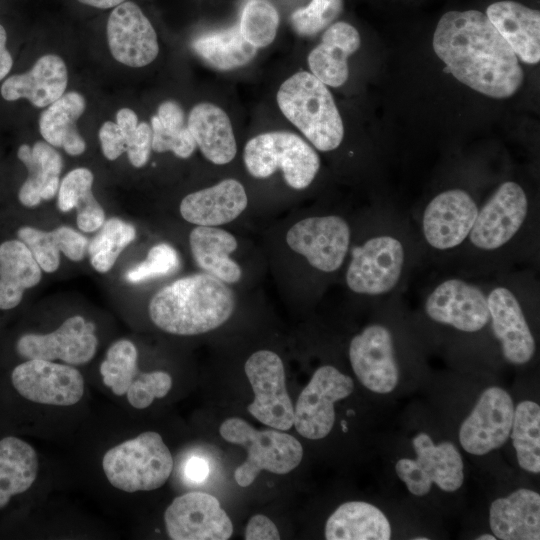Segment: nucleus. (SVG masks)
<instances>
[{
    "mask_svg": "<svg viewBox=\"0 0 540 540\" xmlns=\"http://www.w3.org/2000/svg\"><path fill=\"white\" fill-rule=\"evenodd\" d=\"M433 48L461 83L492 98H507L523 82L516 54L486 14L449 11L439 20Z\"/></svg>",
    "mask_w": 540,
    "mask_h": 540,
    "instance_id": "obj_1",
    "label": "nucleus"
},
{
    "mask_svg": "<svg viewBox=\"0 0 540 540\" xmlns=\"http://www.w3.org/2000/svg\"><path fill=\"white\" fill-rule=\"evenodd\" d=\"M234 307V294L227 283L204 272L161 288L150 300L149 316L167 333L191 336L224 324Z\"/></svg>",
    "mask_w": 540,
    "mask_h": 540,
    "instance_id": "obj_2",
    "label": "nucleus"
},
{
    "mask_svg": "<svg viewBox=\"0 0 540 540\" xmlns=\"http://www.w3.org/2000/svg\"><path fill=\"white\" fill-rule=\"evenodd\" d=\"M277 103L316 149L327 152L341 144L340 113L327 86L312 73L300 71L285 80L278 89Z\"/></svg>",
    "mask_w": 540,
    "mask_h": 540,
    "instance_id": "obj_3",
    "label": "nucleus"
},
{
    "mask_svg": "<svg viewBox=\"0 0 540 540\" xmlns=\"http://www.w3.org/2000/svg\"><path fill=\"white\" fill-rule=\"evenodd\" d=\"M102 467L115 488L129 493L150 491L167 481L173 458L162 437L147 431L108 450Z\"/></svg>",
    "mask_w": 540,
    "mask_h": 540,
    "instance_id": "obj_4",
    "label": "nucleus"
},
{
    "mask_svg": "<svg viewBox=\"0 0 540 540\" xmlns=\"http://www.w3.org/2000/svg\"><path fill=\"white\" fill-rule=\"evenodd\" d=\"M219 432L227 442L247 450L246 461L234 473L241 487L252 484L262 470L287 474L300 464L303 457L300 442L278 429L257 430L245 420L232 417L222 422Z\"/></svg>",
    "mask_w": 540,
    "mask_h": 540,
    "instance_id": "obj_5",
    "label": "nucleus"
},
{
    "mask_svg": "<svg viewBox=\"0 0 540 540\" xmlns=\"http://www.w3.org/2000/svg\"><path fill=\"white\" fill-rule=\"evenodd\" d=\"M243 160L255 178H267L280 169L288 186L296 190L308 187L320 168L316 151L298 135L284 131L250 139L244 147Z\"/></svg>",
    "mask_w": 540,
    "mask_h": 540,
    "instance_id": "obj_6",
    "label": "nucleus"
},
{
    "mask_svg": "<svg viewBox=\"0 0 540 540\" xmlns=\"http://www.w3.org/2000/svg\"><path fill=\"white\" fill-rule=\"evenodd\" d=\"M416 459L402 458L395 470L398 477L415 496L426 495L435 483L440 489L453 492L464 480V464L456 446L449 441L435 445L422 432L413 439Z\"/></svg>",
    "mask_w": 540,
    "mask_h": 540,
    "instance_id": "obj_7",
    "label": "nucleus"
},
{
    "mask_svg": "<svg viewBox=\"0 0 540 540\" xmlns=\"http://www.w3.org/2000/svg\"><path fill=\"white\" fill-rule=\"evenodd\" d=\"M244 370L254 393L248 412L274 429L289 430L294 423V407L281 358L272 351L260 350L247 359Z\"/></svg>",
    "mask_w": 540,
    "mask_h": 540,
    "instance_id": "obj_8",
    "label": "nucleus"
},
{
    "mask_svg": "<svg viewBox=\"0 0 540 540\" xmlns=\"http://www.w3.org/2000/svg\"><path fill=\"white\" fill-rule=\"evenodd\" d=\"M354 389L351 377L333 366L318 368L300 393L294 409V426L305 438L326 437L335 422V402L348 397Z\"/></svg>",
    "mask_w": 540,
    "mask_h": 540,
    "instance_id": "obj_9",
    "label": "nucleus"
},
{
    "mask_svg": "<svg viewBox=\"0 0 540 540\" xmlns=\"http://www.w3.org/2000/svg\"><path fill=\"white\" fill-rule=\"evenodd\" d=\"M405 260L402 243L395 237L381 235L355 247L346 272V283L358 294L380 295L399 282Z\"/></svg>",
    "mask_w": 540,
    "mask_h": 540,
    "instance_id": "obj_10",
    "label": "nucleus"
},
{
    "mask_svg": "<svg viewBox=\"0 0 540 540\" xmlns=\"http://www.w3.org/2000/svg\"><path fill=\"white\" fill-rule=\"evenodd\" d=\"M350 228L336 215L315 216L295 223L286 234L288 246L322 272L338 270L349 250Z\"/></svg>",
    "mask_w": 540,
    "mask_h": 540,
    "instance_id": "obj_11",
    "label": "nucleus"
},
{
    "mask_svg": "<svg viewBox=\"0 0 540 540\" xmlns=\"http://www.w3.org/2000/svg\"><path fill=\"white\" fill-rule=\"evenodd\" d=\"M16 391L40 404L71 406L84 393V379L74 367L42 359H27L11 374Z\"/></svg>",
    "mask_w": 540,
    "mask_h": 540,
    "instance_id": "obj_12",
    "label": "nucleus"
},
{
    "mask_svg": "<svg viewBox=\"0 0 540 540\" xmlns=\"http://www.w3.org/2000/svg\"><path fill=\"white\" fill-rule=\"evenodd\" d=\"M527 214L528 199L523 188L512 181L504 182L478 211L468 236L470 242L481 250L498 249L516 235Z\"/></svg>",
    "mask_w": 540,
    "mask_h": 540,
    "instance_id": "obj_13",
    "label": "nucleus"
},
{
    "mask_svg": "<svg viewBox=\"0 0 540 540\" xmlns=\"http://www.w3.org/2000/svg\"><path fill=\"white\" fill-rule=\"evenodd\" d=\"M168 535L173 540H226L232 522L219 501L204 492L178 496L164 513Z\"/></svg>",
    "mask_w": 540,
    "mask_h": 540,
    "instance_id": "obj_14",
    "label": "nucleus"
},
{
    "mask_svg": "<svg viewBox=\"0 0 540 540\" xmlns=\"http://www.w3.org/2000/svg\"><path fill=\"white\" fill-rule=\"evenodd\" d=\"M97 346L94 323L75 315L51 333L21 336L16 350L26 359H58L70 365H82L92 360Z\"/></svg>",
    "mask_w": 540,
    "mask_h": 540,
    "instance_id": "obj_15",
    "label": "nucleus"
},
{
    "mask_svg": "<svg viewBox=\"0 0 540 540\" xmlns=\"http://www.w3.org/2000/svg\"><path fill=\"white\" fill-rule=\"evenodd\" d=\"M514 417L513 400L500 387H490L479 397L459 431L461 446L470 454L484 455L509 438Z\"/></svg>",
    "mask_w": 540,
    "mask_h": 540,
    "instance_id": "obj_16",
    "label": "nucleus"
},
{
    "mask_svg": "<svg viewBox=\"0 0 540 540\" xmlns=\"http://www.w3.org/2000/svg\"><path fill=\"white\" fill-rule=\"evenodd\" d=\"M106 33L111 55L126 66L144 67L159 53L156 31L134 2L125 1L113 8Z\"/></svg>",
    "mask_w": 540,
    "mask_h": 540,
    "instance_id": "obj_17",
    "label": "nucleus"
},
{
    "mask_svg": "<svg viewBox=\"0 0 540 540\" xmlns=\"http://www.w3.org/2000/svg\"><path fill=\"white\" fill-rule=\"evenodd\" d=\"M349 359L358 380L369 390L386 394L399 381L390 331L379 324L367 326L354 336L349 346Z\"/></svg>",
    "mask_w": 540,
    "mask_h": 540,
    "instance_id": "obj_18",
    "label": "nucleus"
},
{
    "mask_svg": "<svg viewBox=\"0 0 540 540\" xmlns=\"http://www.w3.org/2000/svg\"><path fill=\"white\" fill-rule=\"evenodd\" d=\"M478 206L462 189H450L435 196L426 206L422 231L428 244L438 250L459 246L470 234Z\"/></svg>",
    "mask_w": 540,
    "mask_h": 540,
    "instance_id": "obj_19",
    "label": "nucleus"
},
{
    "mask_svg": "<svg viewBox=\"0 0 540 540\" xmlns=\"http://www.w3.org/2000/svg\"><path fill=\"white\" fill-rule=\"evenodd\" d=\"M425 311L432 320L464 332L479 331L490 320L482 290L457 278L447 279L434 288L426 299Z\"/></svg>",
    "mask_w": 540,
    "mask_h": 540,
    "instance_id": "obj_20",
    "label": "nucleus"
},
{
    "mask_svg": "<svg viewBox=\"0 0 540 540\" xmlns=\"http://www.w3.org/2000/svg\"><path fill=\"white\" fill-rule=\"evenodd\" d=\"M487 303L492 330L504 358L516 365L527 363L536 345L516 296L506 287H496L489 293Z\"/></svg>",
    "mask_w": 540,
    "mask_h": 540,
    "instance_id": "obj_21",
    "label": "nucleus"
},
{
    "mask_svg": "<svg viewBox=\"0 0 540 540\" xmlns=\"http://www.w3.org/2000/svg\"><path fill=\"white\" fill-rule=\"evenodd\" d=\"M67 84L64 60L55 54H45L29 71L5 79L0 93L6 101L24 98L35 107L46 108L64 94Z\"/></svg>",
    "mask_w": 540,
    "mask_h": 540,
    "instance_id": "obj_22",
    "label": "nucleus"
},
{
    "mask_svg": "<svg viewBox=\"0 0 540 540\" xmlns=\"http://www.w3.org/2000/svg\"><path fill=\"white\" fill-rule=\"evenodd\" d=\"M243 185L235 179L190 193L180 203V214L197 226L216 227L235 220L247 207Z\"/></svg>",
    "mask_w": 540,
    "mask_h": 540,
    "instance_id": "obj_23",
    "label": "nucleus"
},
{
    "mask_svg": "<svg viewBox=\"0 0 540 540\" xmlns=\"http://www.w3.org/2000/svg\"><path fill=\"white\" fill-rule=\"evenodd\" d=\"M486 16L509 44L517 58L527 64L540 60V13L514 1L491 4Z\"/></svg>",
    "mask_w": 540,
    "mask_h": 540,
    "instance_id": "obj_24",
    "label": "nucleus"
},
{
    "mask_svg": "<svg viewBox=\"0 0 540 540\" xmlns=\"http://www.w3.org/2000/svg\"><path fill=\"white\" fill-rule=\"evenodd\" d=\"M489 523L493 535L501 540L540 539V496L520 488L491 504Z\"/></svg>",
    "mask_w": 540,
    "mask_h": 540,
    "instance_id": "obj_25",
    "label": "nucleus"
},
{
    "mask_svg": "<svg viewBox=\"0 0 540 540\" xmlns=\"http://www.w3.org/2000/svg\"><path fill=\"white\" fill-rule=\"evenodd\" d=\"M361 39L355 27L346 22L331 24L321 43L308 55L311 73L326 86L339 87L349 75L347 59L355 53Z\"/></svg>",
    "mask_w": 540,
    "mask_h": 540,
    "instance_id": "obj_26",
    "label": "nucleus"
},
{
    "mask_svg": "<svg viewBox=\"0 0 540 540\" xmlns=\"http://www.w3.org/2000/svg\"><path fill=\"white\" fill-rule=\"evenodd\" d=\"M17 156L28 171L18 192L20 203L35 207L43 200L52 199L58 192L63 168L60 153L46 141H37L33 146L20 145Z\"/></svg>",
    "mask_w": 540,
    "mask_h": 540,
    "instance_id": "obj_27",
    "label": "nucleus"
},
{
    "mask_svg": "<svg viewBox=\"0 0 540 540\" xmlns=\"http://www.w3.org/2000/svg\"><path fill=\"white\" fill-rule=\"evenodd\" d=\"M187 126L203 156L216 165L231 162L237 152L230 119L223 109L208 102L195 105Z\"/></svg>",
    "mask_w": 540,
    "mask_h": 540,
    "instance_id": "obj_28",
    "label": "nucleus"
},
{
    "mask_svg": "<svg viewBox=\"0 0 540 540\" xmlns=\"http://www.w3.org/2000/svg\"><path fill=\"white\" fill-rule=\"evenodd\" d=\"M86 109V100L76 91L64 93L46 107L39 118V131L53 147L62 148L71 156L86 150L84 138L78 131L77 121Z\"/></svg>",
    "mask_w": 540,
    "mask_h": 540,
    "instance_id": "obj_29",
    "label": "nucleus"
},
{
    "mask_svg": "<svg viewBox=\"0 0 540 540\" xmlns=\"http://www.w3.org/2000/svg\"><path fill=\"white\" fill-rule=\"evenodd\" d=\"M192 256L197 266L227 284L240 280V266L230 257L237 249L236 238L226 230L197 226L189 235Z\"/></svg>",
    "mask_w": 540,
    "mask_h": 540,
    "instance_id": "obj_30",
    "label": "nucleus"
},
{
    "mask_svg": "<svg viewBox=\"0 0 540 540\" xmlns=\"http://www.w3.org/2000/svg\"><path fill=\"white\" fill-rule=\"evenodd\" d=\"M42 269L27 246L19 239L0 244V309L20 304L25 290L36 286Z\"/></svg>",
    "mask_w": 540,
    "mask_h": 540,
    "instance_id": "obj_31",
    "label": "nucleus"
},
{
    "mask_svg": "<svg viewBox=\"0 0 540 540\" xmlns=\"http://www.w3.org/2000/svg\"><path fill=\"white\" fill-rule=\"evenodd\" d=\"M327 540H388L391 526L376 506L352 501L340 505L325 525Z\"/></svg>",
    "mask_w": 540,
    "mask_h": 540,
    "instance_id": "obj_32",
    "label": "nucleus"
},
{
    "mask_svg": "<svg viewBox=\"0 0 540 540\" xmlns=\"http://www.w3.org/2000/svg\"><path fill=\"white\" fill-rule=\"evenodd\" d=\"M38 458L24 440L7 436L0 440V509L11 498L27 491L36 480Z\"/></svg>",
    "mask_w": 540,
    "mask_h": 540,
    "instance_id": "obj_33",
    "label": "nucleus"
},
{
    "mask_svg": "<svg viewBox=\"0 0 540 540\" xmlns=\"http://www.w3.org/2000/svg\"><path fill=\"white\" fill-rule=\"evenodd\" d=\"M192 48L208 65L222 71L246 65L258 50L243 38L239 25L204 34L193 41Z\"/></svg>",
    "mask_w": 540,
    "mask_h": 540,
    "instance_id": "obj_34",
    "label": "nucleus"
},
{
    "mask_svg": "<svg viewBox=\"0 0 540 540\" xmlns=\"http://www.w3.org/2000/svg\"><path fill=\"white\" fill-rule=\"evenodd\" d=\"M152 150L158 153L172 152L179 158L190 157L196 142L188 129L182 107L175 101L161 103L157 114L151 118Z\"/></svg>",
    "mask_w": 540,
    "mask_h": 540,
    "instance_id": "obj_35",
    "label": "nucleus"
},
{
    "mask_svg": "<svg viewBox=\"0 0 540 540\" xmlns=\"http://www.w3.org/2000/svg\"><path fill=\"white\" fill-rule=\"evenodd\" d=\"M511 438L519 466L531 473L540 472V407L525 400L514 408Z\"/></svg>",
    "mask_w": 540,
    "mask_h": 540,
    "instance_id": "obj_36",
    "label": "nucleus"
},
{
    "mask_svg": "<svg viewBox=\"0 0 540 540\" xmlns=\"http://www.w3.org/2000/svg\"><path fill=\"white\" fill-rule=\"evenodd\" d=\"M135 227L117 217L105 220L88 243L91 266L99 273L111 270L122 251L135 239Z\"/></svg>",
    "mask_w": 540,
    "mask_h": 540,
    "instance_id": "obj_37",
    "label": "nucleus"
},
{
    "mask_svg": "<svg viewBox=\"0 0 540 540\" xmlns=\"http://www.w3.org/2000/svg\"><path fill=\"white\" fill-rule=\"evenodd\" d=\"M137 349L127 340L114 342L107 350L106 357L100 365L103 382L118 396L126 394L130 384L138 375Z\"/></svg>",
    "mask_w": 540,
    "mask_h": 540,
    "instance_id": "obj_38",
    "label": "nucleus"
},
{
    "mask_svg": "<svg viewBox=\"0 0 540 540\" xmlns=\"http://www.w3.org/2000/svg\"><path fill=\"white\" fill-rule=\"evenodd\" d=\"M279 14L266 0H249L242 11L239 30L243 38L255 48L270 45L277 34Z\"/></svg>",
    "mask_w": 540,
    "mask_h": 540,
    "instance_id": "obj_39",
    "label": "nucleus"
},
{
    "mask_svg": "<svg viewBox=\"0 0 540 540\" xmlns=\"http://www.w3.org/2000/svg\"><path fill=\"white\" fill-rule=\"evenodd\" d=\"M116 124L125 140V147L130 164L143 167L152 151V129L146 122H139L137 114L130 108H121L116 113Z\"/></svg>",
    "mask_w": 540,
    "mask_h": 540,
    "instance_id": "obj_40",
    "label": "nucleus"
},
{
    "mask_svg": "<svg viewBox=\"0 0 540 540\" xmlns=\"http://www.w3.org/2000/svg\"><path fill=\"white\" fill-rule=\"evenodd\" d=\"M17 237L30 250L42 271L52 273L58 269L63 249L61 226L51 231L22 226L17 230Z\"/></svg>",
    "mask_w": 540,
    "mask_h": 540,
    "instance_id": "obj_41",
    "label": "nucleus"
},
{
    "mask_svg": "<svg viewBox=\"0 0 540 540\" xmlns=\"http://www.w3.org/2000/svg\"><path fill=\"white\" fill-rule=\"evenodd\" d=\"M342 8L343 0H311L308 6L294 11L290 21L299 35L313 36L329 27Z\"/></svg>",
    "mask_w": 540,
    "mask_h": 540,
    "instance_id": "obj_42",
    "label": "nucleus"
},
{
    "mask_svg": "<svg viewBox=\"0 0 540 540\" xmlns=\"http://www.w3.org/2000/svg\"><path fill=\"white\" fill-rule=\"evenodd\" d=\"M180 266V259L175 248L167 243L154 245L147 257L125 273V280L132 284L169 275Z\"/></svg>",
    "mask_w": 540,
    "mask_h": 540,
    "instance_id": "obj_43",
    "label": "nucleus"
},
{
    "mask_svg": "<svg viewBox=\"0 0 540 540\" xmlns=\"http://www.w3.org/2000/svg\"><path fill=\"white\" fill-rule=\"evenodd\" d=\"M93 181V173L85 167L75 168L67 173L59 184L58 209L61 212H69L87 203L94 197Z\"/></svg>",
    "mask_w": 540,
    "mask_h": 540,
    "instance_id": "obj_44",
    "label": "nucleus"
},
{
    "mask_svg": "<svg viewBox=\"0 0 540 540\" xmlns=\"http://www.w3.org/2000/svg\"><path fill=\"white\" fill-rule=\"evenodd\" d=\"M172 387V378L165 371L139 372L126 395L131 406L147 408L155 398L165 397Z\"/></svg>",
    "mask_w": 540,
    "mask_h": 540,
    "instance_id": "obj_45",
    "label": "nucleus"
},
{
    "mask_svg": "<svg viewBox=\"0 0 540 540\" xmlns=\"http://www.w3.org/2000/svg\"><path fill=\"white\" fill-rule=\"evenodd\" d=\"M98 135L106 159L116 160L126 151L124 136L116 122H104Z\"/></svg>",
    "mask_w": 540,
    "mask_h": 540,
    "instance_id": "obj_46",
    "label": "nucleus"
},
{
    "mask_svg": "<svg viewBox=\"0 0 540 540\" xmlns=\"http://www.w3.org/2000/svg\"><path fill=\"white\" fill-rule=\"evenodd\" d=\"M76 210L77 226L83 232L97 231L105 221L104 209L95 197Z\"/></svg>",
    "mask_w": 540,
    "mask_h": 540,
    "instance_id": "obj_47",
    "label": "nucleus"
},
{
    "mask_svg": "<svg viewBox=\"0 0 540 540\" xmlns=\"http://www.w3.org/2000/svg\"><path fill=\"white\" fill-rule=\"evenodd\" d=\"M246 540H277L280 539L278 528L268 517L256 514L250 518L246 530Z\"/></svg>",
    "mask_w": 540,
    "mask_h": 540,
    "instance_id": "obj_48",
    "label": "nucleus"
},
{
    "mask_svg": "<svg viewBox=\"0 0 540 540\" xmlns=\"http://www.w3.org/2000/svg\"><path fill=\"white\" fill-rule=\"evenodd\" d=\"M209 475L208 462L198 456L189 458L184 466V476L191 483H202Z\"/></svg>",
    "mask_w": 540,
    "mask_h": 540,
    "instance_id": "obj_49",
    "label": "nucleus"
},
{
    "mask_svg": "<svg viewBox=\"0 0 540 540\" xmlns=\"http://www.w3.org/2000/svg\"><path fill=\"white\" fill-rule=\"evenodd\" d=\"M6 43L7 33L5 28L0 24V81L8 75L13 66V59L6 47Z\"/></svg>",
    "mask_w": 540,
    "mask_h": 540,
    "instance_id": "obj_50",
    "label": "nucleus"
},
{
    "mask_svg": "<svg viewBox=\"0 0 540 540\" xmlns=\"http://www.w3.org/2000/svg\"><path fill=\"white\" fill-rule=\"evenodd\" d=\"M80 3L98 9L114 8L126 0H78Z\"/></svg>",
    "mask_w": 540,
    "mask_h": 540,
    "instance_id": "obj_51",
    "label": "nucleus"
},
{
    "mask_svg": "<svg viewBox=\"0 0 540 540\" xmlns=\"http://www.w3.org/2000/svg\"><path fill=\"white\" fill-rule=\"evenodd\" d=\"M476 539L477 540H495L497 538L492 534H482L478 536Z\"/></svg>",
    "mask_w": 540,
    "mask_h": 540,
    "instance_id": "obj_52",
    "label": "nucleus"
},
{
    "mask_svg": "<svg viewBox=\"0 0 540 540\" xmlns=\"http://www.w3.org/2000/svg\"><path fill=\"white\" fill-rule=\"evenodd\" d=\"M341 427H342L344 432H347V426H346V421L345 420L341 421Z\"/></svg>",
    "mask_w": 540,
    "mask_h": 540,
    "instance_id": "obj_53",
    "label": "nucleus"
},
{
    "mask_svg": "<svg viewBox=\"0 0 540 540\" xmlns=\"http://www.w3.org/2000/svg\"><path fill=\"white\" fill-rule=\"evenodd\" d=\"M414 539H415V540H427L428 538H426V537H416V538H414Z\"/></svg>",
    "mask_w": 540,
    "mask_h": 540,
    "instance_id": "obj_54",
    "label": "nucleus"
},
{
    "mask_svg": "<svg viewBox=\"0 0 540 540\" xmlns=\"http://www.w3.org/2000/svg\"><path fill=\"white\" fill-rule=\"evenodd\" d=\"M347 415H354V411L353 410H348Z\"/></svg>",
    "mask_w": 540,
    "mask_h": 540,
    "instance_id": "obj_55",
    "label": "nucleus"
}]
</instances>
